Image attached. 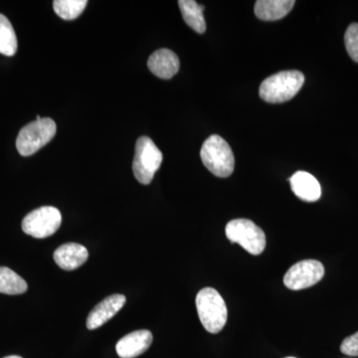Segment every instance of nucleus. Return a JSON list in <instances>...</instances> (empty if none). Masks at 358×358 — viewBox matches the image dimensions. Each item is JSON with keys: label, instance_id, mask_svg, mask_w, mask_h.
Instances as JSON below:
<instances>
[{"label": "nucleus", "instance_id": "1", "mask_svg": "<svg viewBox=\"0 0 358 358\" xmlns=\"http://www.w3.org/2000/svg\"><path fill=\"white\" fill-rule=\"evenodd\" d=\"M305 83L300 71H282L264 80L260 86V96L265 102L280 103L292 100Z\"/></svg>", "mask_w": 358, "mask_h": 358}, {"label": "nucleus", "instance_id": "2", "mask_svg": "<svg viewBox=\"0 0 358 358\" xmlns=\"http://www.w3.org/2000/svg\"><path fill=\"white\" fill-rule=\"evenodd\" d=\"M202 162L218 178H228L234 171L235 157L227 141L218 134L209 136L200 152Z\"/></svg>", "mask_w": 358, "mask_h": 358}, {"label": "nucleus", "instance_id": "3", "mask_svg": "<svg viewBox=\"0 0 358 358\" xmlns=\"http://www.w3.org/2000/svg\"><path fill=\"white\" fill-rule=\"evenodd\" d=\"M196 308L200 322L208 333L222 331L227 322V307L216 289H202L196 296Z\"/></svg>", "mask_w": 358, "mask_h": 358}, {"label": "nucleus", "instance_id": "4", "mask_svg": "<svg viewBox=\"0 0 358 358\" xmlns=\"http://www.w3.org/2000/svg\"><path fill=\"white\" fill-rule=\"evenodd\" d=\"M57 127L50 117L30 122L21 129L16 140V148L22 157H30L50 143L55 136Z\"/></svg>", "mask_w": 358, "mask_h": 358}, {"label": "nucleus", "instance_id": "5", "mask_svg": "<svg viewBox=\"0 0 358 358\" xmlns=\"http://www.w3.org/2000/svg\"><path fill=\"white\" fill-rule=\"evenodd\" d=\"M162 152L154 141L148 136L138 138L133 162L134 176L138 182L145 185H150L155 173L162 166Z\"/></svg>", "mask_w": 358, "mask_h": 358}, {"label": "nucleus", "instance_id": "6", "mask_svg": "<svg viewBox=\"0 0 358 358\" xmlns=\"http://www.w3.org/2000/svg\"><path fill=\"white\" fill-rule=\"evenodd\" d=\"M226 236L252 255H260L266 247L264 231L249 219H234L226 225Z\"/></svg>", "mask_w": 358, "mask_h": 358}, {"label": "nucleus", "instance_id": "7", "mask_svg": "<svg viewBox=\"0 0 358 358\" xmlns=\"http://www.w3.org/2000/svg\"><path fill=\"white\" fill-rule=\"evenodd\" d=\"M62 215L59 209L53 206H42L25 216L22 221V230L25 234L38 239L53 235L60 228Z\"/></svg>", "mask_w": 358, "mask_h": 358}, {"label": "nucleus", "instance_id": "8", "mask_svg": "<svg viewBox=\"0 0 358 358\" xmlns=\"http://www.w3.org/2000/svg\"><path fill=\"white\" fill-rule=\"evenodd\" d=\"M324 275V265L319 261L303 260L289 268L285 275L284 284L289 289L299 291L315 286Z\"/></svg>", "mask_w": 358, "mask_h": 358}, {"label": "nucleus", "instance_id": "9", "mask_svg": "<svg viewBox=\"0 0 358 358\" xmlns=\"http://www.w3.org/2000/svg\"><path fill=\"white\" fill-rule=\"evenodd\" d=\"M126 301V296L120 294H112L106 298L89 313L88 319H87V327L90 331H93V329L103 326L106 322H109L122 310Z\"/></svg>", "mask_w": 358, "mask_h": 358}, {"label": "nucleus", "instance_id": "10", "mask_svg": "<svg viewBox=\"0 0 358 358\" xmlns=\"http://www.w3.org/2000/svg\"><path fill=\"white\" fill-rule=\"evenodd\" d=\"M152 338V334L147 329L133 331L117 341L115 350L121 358H136L147 352Z\"/></svg>", "mask_w": 358, "mask_h": 358}, {"label": "nucleus", "instance_id": "11", "mask_svg": "<svg viewBox=\"0 0 358 358\" xmlns=\"http://www.w3.org/2000/svg\"><path fill=\"white\" fill-rule=\"evenodd\" d=\"M150 72L160 79H171L178 72L180 63L174 52L169 49H159L152 54L148 61Z\"/></svg>", "mask_w": 358, "mask_h": 358}, {"label": "nucleus", "instance_id": "12", "mask_svg": "<svg viewBox=\"0 0 358 358\" xmlns=\"http://www.w3.org/2000/svg\"><path fill=\"white\" fill-rule=\"evenodd\" d=\"M88 258V250L81 244H63L54 252V261L65 271L76 270L84 265Z\"/></svg>", "mask_w": 358, "mask_h": 358}, {"label": "nucleus", "instance_id": "13", "mask_svg": "<svg viewBox=\"0 0 358 358\" xmlns=\"http://www.w3.org/2000/svg\"><path fill=\"white\" fill-rule=\"evenodd\" d=\"M289 181L294 194L303 201L315 202L320 199L322 188L313 174L307 171H296Z\"/></svg>", "mask_w": 358, "mask_h": 358}, {"label": "nucleus", "instance_id": "14", "mask_svg": "<svg viewBox=\"0 0 358 358\" xmlns=\"http://www.w3.org/2000/svg\"><path fill=\"white\" fill-rule=\"evenodd\" d=\"M296 3L294 0H258L255 3V14L261 20L275 21L288 15Z\"/></svg>", "mask_w": 358, "mask_h": 358}, {"label": "nucleus", "instance_id": "15", "mask_svg": "<svg viewBox=\"0 0 358 358\" xmlns=\"http://www.w3.org/2000/svg\"><path fill=\"white\" fill-rule=\"evenodd\" d=\"M178 6L180 7L181 14L186 24L200 34L204 33L206 30V22L203 15L205 7L200 6L194 0H180L178 1Z\"/></svg>", "mask_w": 358, "mask_h": 358}, {"label": "nucleus", "instance_id": "16", "mask_svg": "<svg viewBox=\"0 0 358 358\" xmlns=\"http://www.w3.org/2000/svg\"><path fill=\"white\" fill-rule=\"evenodd\" d=\"M27 282L20 275L7 267H0V293L21 294L27 291Z\"/></svg>", "mask_w": 358, "mask_h": 358}, {"label": "nucleus", "instance_id": "17", "mask_svg": "<svg viewBox=\"0 0 358 358\" xmlns=\"http://www.w3.org/2000/svg\"><path fill=\"white\" fill-rule=\"evenodd\" d=\"M17 51V38L10 21L0 13V53L6 56L15 55Z\"/></svg>", "mask_w": 358, "mask_h": 358}, {"label": "nucleus", "instance_id": "18", "mask_svg": "<svg viewBox=\"0 0 358 358\" xmlns=\"http://www.w3.org/2000/svg\"><path fill=\"white\" fill-rule=\"evenodd\" d=\"M87 4L86 0H56L53 2V8L62 20H74L81 15Z\"/></svg>", "mask_w": 358, "mask_h": 358}, {"label": "nucleus", "instance_id": "19", "mask_svg": "<svg viewBox=\"0 0 358 358\" xmlns=\"http://www.w3.org/2000/svg\"><path fill=\"white\" fill-rule=\"evenodd\" d=\"M345 43L348 55L358 63V24L352 23L348 26L345 35Z\"/></svg>", "mask_w": 358, "mask_h": 358}, {"label": "nucleus", "instance_id": "20", "mask_svg": "<svg viewBox=\"0 0 358 358\" xmlns=\"http://www.w3.org/2000/svg\"><path fill=\"white\" fill-rule=\"evenodd\" d=\"M341 352L348 357H358V331L343 341Z\"/></svg>", "mask_w": 358, "mask_h": 358}, {"label": "nucleus", "instance_id": "21", "mask_svg": "<svg viewBox=\"0 0 358 358\" xmlns=\"http://www.w3.org/2000/svg\"><path fill=\"white\" fill-rule=\"evenodd\" d=\"M4 358H22V357H18V355H10V357H6Z\"/></svg>", "mask_w": 358, "mask_h": 358}, {"label": "nucleus", "instance_id": "22", "mask_svg": "<svg viewBox=\"0 0 358 358\" xmlns=\"http://www.w3.org/2000/svg\"><path fill=\"white\" fill-rule=\"evenodd\" d=\"M286 358H296V357H286Z\"/></svg>", "mask_w": 358, "mask_h": 358}]
</instances>
